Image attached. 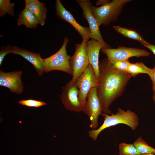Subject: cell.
<instances>
[{
  "label": "cell",
  "mask_w": 155,
  "mask_h": 155,
  "mask_svg": "<svg viewBox=\"0 0 155 155\" xmlns=\"http://www.w3.org/2000/svg\"><path fill=\"white\" fill-rule=\"evenodd\" d=\"M12 53L22 56L32 64L39 76L42 75L44 72V60L40 54L17 46L16 47Z\"/></svg>",
  "instance_id": "cell-14"
},
{
  "label": "cell",
  "mask_w": 155,
  "mask_h": 155,
  "mask_svg": "<svg viewBox=\"0 0 155 155\" xmlns=\"http://www.w3.org/2000/svg\"><path fill=\"white\" fill-rule=\"evenodd\" d=\"M149 76L152 81V90L154 92L155 91V64L154 68L152 69V71Z\"/></svg>",
  "instance_id": "cell-25"
},
{
  "label": "cell",
  "mask_w": 155,
  "mask_h": 155,
  "mask_svg": "<svg viewBox=\"0 0 155 155\" xmlns=\"http://www.w3.org/2000/svg\"><path fill=\"white\" fill-rule=\"evenodd\" d=\"M141 44L150 49L155 55V45L151 44L149 43L147 44L144 43H142Z\"/></svg>",
  "instance_id": "cell-26"
},
{
  "label": "cell",
  "mask_w": 155,
  "mask_h": 155,
  "mask_svg": "<svg viewBox=\"0 0 155 155\" xmlns=\"http://www.w3.org/2000/svg\"><path fill=\"white\" fill-rule=\"evenodd\" d=\"M55 7L58 17L71 25L81 36L82 40H89L90 38L89 27L83 26L79 24L71 13L64 7L61 0L56 1Z\"/></svg>",
  "instance_id": "cell-11"
},
{
  "label": "cell",
  "mask_w": 155,
  "mask_h": 155,
  "mask_svg": "<svg viewBox=\"0 0 155 155\" xmlns=\"http://www.w3.org/2000/svg\"><path fill=\"white\" fill-rule=\"evenodd\" d=\"M16 46H12L8 45L6 46L1 47L0 51V65L2 64L3 60L5 56L7 54L12 53L15 49Z\"/></svg>",
  "instance_id": "cell-24"
},
{
  "label": "cell",
  "mask_w": 155,
  "mask_h": 155,
  "mask_svg": "<svg viewBox=\"0 0 155 155\" xmlns=\"http://www.w3.org/2000/svg\"><path fill=\"white\" fill-rule=\"evenodd\" d=\"M110 1L107 0H99L96 2V4L97 6H101L105 5Z\"/></svg>",
  "instance_id": "cell-27"
},
{
  "label": "cell",
  "mask_w": 155,
  "mask_h": 155,
  "mask_svg": "<svg viewBox=\"0 0 155 155\" xmlns=\"http://www.w3.org/2000/svg\"><path fill=\"white\" fill-rule=\"evenodd\" d=\"M140 155H155V154H153V153H148V154H141Z\"/></svg>",
  "instance_id": "cell-28"
},
{
  "label": "cell",
  "mask_w": 155,
  "mask_h": 155,
  "mask_svg": "<svg viewBox=\"0 0 155 155\" xmlns=\"http://www.w3.org/2000/svg\"><path fill=\"white\" fill-rule=\"evenodd\" d=\"M87 41L82 40L80 44H75V50L73 55L71 56L70 64L73 71L72 77L70 80L75 83L79 77L86 69L89 62L86 47Z\"/></svg>",
  "instance_id": "cell-5"
},
{
  "label": "cell",
  "mask_w": 155,
  "mask_h": 155,
  "mask_svg": "<svg viewBox=\"0 0 155 155\" xmlns=\"http://www.w3.org/2000/svg\"><path fill=\"white\" fill-rule=\"evenodd\" d=\"M101 50L106 55L108 60L111 63L127 60L132 57H148L150 55L144 49L123 46H119L116 49L102 48Z\"/></svg>",
  "instance_id": "cell-6"
},
{
  "label": "cell",
  "mask_w": 155,
  "mask_h": 155,
  "mask_svg": "<svg viewBox=\"0 0 155 155\" xmlns=\"http://www.w3.org/2000/svg\"><path fill=\"white\" fill-rule=\"evenodd\" d=\"M69 41V39L65 37L60 49L55 54L43 59L44 72L48 73L54 70H59L72 75L73 71L69 62L71 56L67 54L66 50Z\"/></svg>",
  "instance_id": "cell-4"
},
{
  "label": "cell",
  "mask_w": 155,
  "mask_h": 155,
  "mask_svg": "<svg viewBox=\"0 0 155 155\" xmlns=\"http://www.w3.org/2000/svg\"><path fill=\"white\" fill-rule=\"evenodd\" d=\"M75 1L82 9L83 16L89 24L90 38L99 41L103 45V48H111L103 40L99 29L100 25L91 13L90 6L92 3L89 0H76Z\"/></svg>",
  "instance_id": "cell-9"
},
{
  "label": "cell",
  "mask_w": 155,
  "mask_h": 155,
  "mask_svg": "<svg viewBox=\"0 0 155 155\" xmlns=\"http://www.w3.org/2000/svg\"><path fill=\"white\" fill-rule=\"evenodd\" d=\"M104 118L102 125L98 129H92L88 131L89 136L94 141H96L100 133L103 130L119 124H122L129 126L133 131L135 130L139 125V118L135 112L129 110L126 111L120 108L117 109L115 114L110 115L102 113Z\"/></svg>",
  "instance_id": "cell-2"
},
{
  "label": "cell",
  "mask_w": 155,
  "mask_h": 155,
  "mask_svg": "<svg viewBox=\"0 0 155 155\" xmlns=\"http://www.w3.org/2000/svg\"><path fill=\"white\" fill-rule=\"evenodd\" d=\"M75 83L78 89L80 100L84 108L88 92L92 88L96 87L98 83L94 70L90 63Z\"/></svg>",
  "instance_id": "cell-7"
},
{
  "label": "cell",
  "mask_w": 155,
  "mask_h": 155,
  "mask_svg": "<svg viewBox=\"0 0 155 155\" xmlns=\"http://www.w3.org/2000/svg\"><path fill=\"white\" fill-rule=\"evenodd\" d=\"M103 46L98 41L93 39L87 41L86 50L89 63L92 65L96 78L98 81L100 76L99 55L100 51Z\"/></svg>",
  "instance_id": "cell-13"
},
{
  "label": "cell",
  "mask_w": 155,
  "mask_h": 155,
  "mask_svg": "<svg viewBox=\"0 0 155 155\" xmlns=\"http://www.w3.org/2000/svg\"><path fill=\"white\" fill-rule=\"evenodd\" d=\"M131 1L110 0L105 5L99 7L94 6L92 3L90 10L100 25L108 26L118 19L124 6Z\"/></svg>",
  "instance_id": "cell-3"
},
{
  "label": "cell",
  "mask_w": 155,
  "mask_h": 155,
  "mask_svg": "<svg viewBox=\"0 0 155 155\" xmlns=\"http://www.w3.org/2000/svg\"><path fill=\"white\" fill-rule=\"evenodd\" d=\"M21 70L5 72L0 70V85L8 88L13 93L21 94L24 88L21 80Z\"/></svg>",
  "instance_id": "cell-12"
},
{
  "label": "cell",
  "mask_w": 155,
  "mask_h": 155,
  "mask_svg": "<svg viewBox=\"0 0 155 155\" xmlns=\"http://www.w3.org/2000/svg\"><path fill=\"white\" fill-rule=\"evenodd\" d=\"M100 76L96 87L97 96L103 114H111L109 108L121 96L132 76L115 69L107 58L99 63Z\"/></svg>",
  "instance_id": "cell-1"
},
{
  "label": "cell",
  "mask_w": 155,
  "mask_h": 155,
  "mask_svg": "<svg viewBox=\"0 0 155 155\" xmlns=\"http://www.w3.org/2000/svg\"><path fill=\"white\" fill-rule=\"evenodd\" d=\"M131 63L129 60L119 61L111 63L113 67L118 70L127 72V69Z\"/></svg>",
  "instance_id": "cell-23"
},
{
  "label": "cell",
  "mask_w": 155,
  "mask_h": 155,
  "mask_svg": "<svg viewBox=\"0 0 155 155\" xmlns=\"http://www.w3.org/2000/svg\"><path fill=\"white\" fill-rule=\"evenodd\" d=\"M17 20L18 26L24 25L28 28H36L39 24L36 18L25 7L18 15Z\"/></svg>",
  "instance_id": "cell-16"
},
{
  "label": "cell",
  "mask_w": 155,
  "mask_h": 155,
  "mask_svg": "<svg viewBox=\"0 0 155 155\" xmlns=\"http://www.w3.org/2000/svg\"><path fill=\"white\" fill-rule=\"evenodd\" d=\"M14 3H11L9 0H0V16L3 17L7 13L12 17L14 16Z\"/></svg>",
  "instance_id": "cell-21"
},
{
  "label": "cell",
  "mask_w": 155,
  "mask_h": 155,
  "mask_svg": "<svg viewBox=\"0 0 155 155\" xmlns=\"http://www.w3.org/2000/svg\"><path fill=\"white\" fill-rule=\"evenodd\" d=\"M61 98L67 110L75 112L83 111L84 107L80 100L78 89L75 83L70 81L66 84L63 88Z\"/></svg>",
  "instance_id": "cell-8"
},
{
  "label": "cell",
  "mask_w": 155,
  "mask_h": 155,
  "mask_svg": "<svg viewBox=\"0 0 155 155\" xmlns=\"http://www.w3.org/2000/svg\"><path fill=\"white\" fill-rule=\"evenodd\" d=\"M119 149L120 155H140L142 154L137 150L133 144L120 143Z\"/></svg>",
  "instance_id": "cell-20"
},
{
  "label": "cell",
  "mask_w": 155,
  "mask_h": 155,
  "mask_svg": "<svg viewBox=\"0 0 155 155\" xmlns=\"http://www.w3.org/2000/svg\"><path fill=\"white\" fill-rule=\"evenodd\" d=\"M113 27L117 32L126 37L138 41L141 44L149 43L139 33L135 30L119 26H113Z\"/></svg>",
  "instance_id": "cell-17"
},
{
  "label": "cell",
  "mask_w": 155,
  "mask_h": 155,
  "mask_svg": "<svg viewBox=\"0 0 155 155\" xmlns=\"http://www.w3.org/2000/svg\"><path fill=\"white\" fill-rule=\"evenodd\" d=\"M18 103L23 105L35 108L39 107L46 104V102L41 100L32 99L21 100L18 101Z\"/></svg>",
  "instance_id": "cell-22"
},
{
  "label": "cell",
  "mask_w": 155,
  "mask_h": 155,
  "mask_svg": "<svg viewBox=\"0 0 155 155\" xmlns=\"http://www.w3.org/2000/svg\"><path fill=\"white\" fill-rule=\"evenodd\" d=\"M25 7L27 8L36 18L39 24L44 25L47 9L44 3L38 0H25Z\"/></svg>",
  "instance_id": "cell-15"
},
{
  "label": "cell",
  "mask_w": 155,
  "mask_h": 155,
  "mask_svg": "<svg viewBox=\"0 0 155 155\" xmlns=\"http://www.w3.org/2000/svg\"><path fill=\"white\" fill-rule=\"evenodd\" d=\"M153 98L154 101L155 103V91H154V95L153 97Z\"/></svg>",
  "instance_id": "cell-29"
},
{
  "label": "cell",
  "mask_w": 155,
  "mask_h": 155,
  "mask_svg": "<svg viewBox=\"0 0 155 155\" xmlns=\"http://www.w3.org/2000/svg\"><path fill=\"white\" fill-rule=\"evenodd\" d=\"M83 111L90 119V127L92 129H96L98 125V117L102 114L96 87L92 88L88 92Z\"/></svg>",
  "instance_id": "cell-10"
},
{
  "label": "cell",
  "mask_w": 155,
  "mask_h": 155,
  "mask_svg": "<svg viewBox=\"0 0 155 155\" xmlns=\"http://www.w3.org/2000/svg\"><path fill=\"white\" fill-rule=\"evenodd\" d=\"M137 150L142 154H155V149L149 146L141 137L136 140L133 144Z\"/></svg>",
  "instance_id": "cell-19"
},
{
  "label": "cell",
  "mask_w": 155,
  "mask_h": 155,
  "mask_svg": "<svg viewBox=\"0 0 155 155\" xmlns=\"http://www.w3.org/2000/svg\"><path fill=\"white\" fill-rule=\"evenodd\" d=\"M152 68L148 67L142 62L131 63L127 72L134 77L140 73H145L150 75Z\"/></svg>",
  "instance_id": "cell-18"
}]
</instances>
